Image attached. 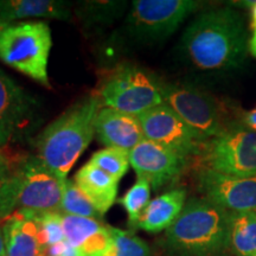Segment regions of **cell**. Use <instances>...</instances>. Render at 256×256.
Masks as SVG:
<instances>
[{"mask_svg":"<svg viewBox=\"0 0 256 256\" xmlns=\"http://www.w3.org/2000/svg\"><path fill=\"white\" fill-rule=\"evenodd\" d=\"M244 18L235 8L206 10L185 28L182 52L194 68L204 72L238 70L249 54Z\"/></svg>","mask_w":256,"mask_h":256,"instance_id":"1","label":"cell"},{"mask_svg":"<svg viewBox=\"0 0 256 256\" xmlns=\"http://www.w3.org/2000/svg\"><path fill=\"white\" fill-rule=\"evenodd\" d=\"M232 212L206 198H192L162 238L172 256H224L229 252Z\"/></svg>","mask_w":256,"mask_h":256,"instance_id":"2","label":"cell"},{"mask_svg":"<svg viewBox=\"0 0 256 256\" xmlns=\"http://www.w3.org/2000/svg\"><path fill=\"white\" fill-rule=\"evenodd\" d=\"M101 107L98 95L87 96L60 115L38 136L37 156L62 179H68L70 170L94 138L96 115Z\"/></svg>","mask_w":256,"mask_h":256,"instance_id":"3","label":"cell"},{"mask_svg":"<svg viewBox=\"0 0 256 256\" xmlns=\"http://www.w3.org/2000/svg\"><path fill=\"white\" fill-rule=\"evenodd\" d=\"M52 46L49 24L42 20L0 23V60L50 88L48 64Z\"/></svg>","mask_w":256,"mask_h":256,"instance_id":"4","label":"cell"},{"mask_svg":"<svg viewBox=\"0 0 256 256\" xmlns=\"http://www.w3.org/2000/svg\"><path fill=\"white\" fill-rule=\"evenodd\" d=\"M102 107L139 116L164 104L162 82L138 66H122L102 82L98 94Z\"/></svg>","mask_w":256,"mask_h":256,"instance_id":"5","label":"cell"},{"mask_svg":"<svg viewBox=\"0 0 256 256\" xmlns=\"http://www.w3.org/2000/svg\"><path fill=\"white\" fill-rule=\"evenodd\" d=\"M202 8L203 2L197 0H134L124 24L130 37L152 43L174 34Z\"/></svg>","mask_w":256,"mask_h":256,"instance_id":"6","label":"cell"},{"mask_svg":"<svg viewBox=\"0 0 256 256\" xmlns=\"http://www.w3.org/2000/svg\"><path fill=\"white\" fill-rule=\"evenodd\" d=\"M200 168L232 177H256V132L244 124H229L220 136L208 140L200 156Z\"/></svg>","mask_w":256,"mask_h":256,"instance_id":"7","label":"cell"},{"mask_svg":"<svg viewBox=\"0 0 256 256\" xmlns=\"http://www.w3.org/2000/svg\"><path fill=\"white\" fill-rule=\"evenodd\" d=\"M162 98L164 104L204 140L220 136L229 127L224 122L217 101L198 87L188 83L162 82Z\"/></svg>","mask_w":256,"mask_h":256,"instance_id":"8","label":"cell"},{"mask_svg":"<svg viewBox=\"0 0 256 256\" xmlns=\"http://www.w3.org/2000/svg\"><path fill=\"white\" fill-rule=\"evenodd\" d=\"M17 210L60 212L66 179H62L38 156L20 158L18 164Z\"/></svg>","mask_w":256,"mask_h":256,"instance_id":"9","label":"cell"},{"mask_svg":"<svg viewBox=\"0 0 256 256\" xmlns=\"http://www.w3.org/2000/svg\"><path fill=\"white\" fill-rule=\"evenodd\" d=\"M138 119L146 140L164 146L188 160L200 158L208 142L188 126L166 104L140 114Z\"/></svg>","mask_w":256,"mask_h":256,"instance_id":"10","label":"cell"},{"mask_svg":"<svg viewBox=\"0 0 256 256\" xmlns=\"http://www.w3.org/2000/svg\"><path fill=\"white\" fill-rule=\"evenodd\" d=\"M197 188L204 198L229 212L256 211V177L226 176L209 168H200Z\"/></svg>","mask_w":256,"mask_h":256,"instance_id":"11","label":"cell"},{"mask_svg":"<svg viewBox=\"0 0 256 256\" xmlns=\"http://www.w3.org/2000/svg\"><path fill=\"white\" fill-rule=\"evenodd\" d=\"M130 162L138 177L146 179L156 191L177 180L186 168L188 160L145 139L130 152Z\"/></svg>","mask_w":256,"mask_h":256,"instance_id":"12","label":"cell"},{"mask_svg":"<svg viewBox=\"0 0 256 256\" xmlns=\"http://www.w3.org/2000/svg\"><path fill=\"white\" fill-rule=\"evenodd\" d=\"M34 112V101L0 69V147L18 139Z\"/></svg>","mask_w":256,"mask_h":256,"instance_id":"13","label":"cell"},{"mask_svg":"<svg viewBox=\"0 0 256 256\" xmlns=\"http://www.w3.org/2000/svg\"><path fill=\"white\" fill-rule=\"evenodd\" d=\"M95 134L106 147L128 152L145 140L138 116L108 107H101L96 115Z\"/></svg>","mask_w":256,"mask_h":256,"instance_id":"14","label":"cell"},{"mask_svg":"<svg viewBox=\"0 0 256 256\" xmlns=\"http://www.w3.org/2000/svg\"><path fill=\"white\" fill-rule=\"evenodd\" d=\"M62 216L66 240L75 246L83 256H104L110 246V226L101 220L78 216Z\"/></svg>","mask_w":256,"mask_h":256,"instance_id":"15","label":"cell"},{"mask_svg":"<svg viewBox=\"0 0 256 256\" xmlns=\"http://www.w3.org/2000/svg\"><path fill=\"white\" fill-rule=\"evenodd\" d=\"M6 256H44L40 226L34 220L16 211L2 224Z\"/></svg>","mask_w":256,"mask_h":256,"instance_id":"16","label":"cell"},{"mask_svg":"<svg viewBox=\"0 0 256 256\" xmlns=\"http://www.w3.org/2000/svg\"><path fill=\"white\" fill-rule=\"evenodd\" d=\"M70 16L72 4L62 0H0V23L28 18L68 20Z\"/></svg>","mask_w":256,"mask_h":256,"instance_id":"17","label":"cell"},{"mask_svg":"<svg viewBox=\"0 0 256 256\" xmlns=\"http://www.w3.org/2000/svg\"><path fill=\"white\" fill-rule=\"evenodd\" d=\"M186 204V191L174 188L156 197L144 210L138 228L150 234L166 232L176 222Z\"/></svg>","mask_w":256,"mask_h":256,"instance_id":"18","label":"cell"},{"mask_svg":"<svg viewBox=\"0 0 256 256\" xmlns=\"http://www.w3.org/2000/svg\"><path fill=\"white\" fill-rule=\"evenodd\" d=\"M74 182L104 216L116 200L120 180L92 162H87L76 172Z\"/></svg>","mask_w":256,"mask_h":256,"instance_id":"19","label":"cell"},{"mask_svg":"<svg viewBox=\"0 0 256 256\" xmlns=\"http://www.w3.org/2000/svg\"><path fill=\"white\" fill-rule=\"evenodd\" d=\"M229 252L234 256H256V211L232 212Z\"/></svg>","mask_w":256,"mask_h":256,"instance_id":"20","label":"cell"},{"mask_svg":"<svg viewBox=\"0 0 256 256\" xmlns=\"http://www.w3.org/2000/svg\"><path fill=\"white\" fill-rule=\"evenodd\" d=\"M19 160H12L2 150L0 152V220H6L17 209Z\"/></svg>","mask_w":256,"mask_h":256,"instance_id":"21","label":"cell"},{"mask_svg":"<svg viewBox=\"0 0 256 256\" xmlns=\"http://www.w3.org/2000/svg\"><path fill=\"white\" fill-rule=\"evenodd\" d=\"M127 6V2H82L76 6V14L84 25L95 26L113 23Z\"/></svg>","mask_w":256,"mask_h":256,"instance_id":"22","label":"cell"},{"mask_svg":"<svg viewBox=\"0 0 256 256\" xmlns=\"http://www.w3.org/2000/svg\"><path fill=\"white\" fill-rule=\"evenodd\" d=\"M60 212L63 215L86 217V218L98 220L104 218V215L96 209L94 204L89 200V198L72 179L66 180Z\"/></svg>","mask_w":256,"mask_h":256,"instance_id":"23","label":"cell"},{"mask_svg":"<svg viewBox=\"0 0 256 256\" xmlns=\"http://www.w3.org/2000/svg\"><path fill=\"white\" fill-rule=\"evenodd\" d=\"M110 229V246L104 256H153L150 246L127 230L113 228Z\"/></svg>","mask_w":256,"mask_h":256,"instance_id":"24","label":"cell"},{"mask_svg":"<svg viewBox=\"0 0 256 256\" xmlns=\"http://www.w3.org/2000/svg\"><path fill=\"white\" fill-rule=\"evenodd\" d=\"M151 198V184L144 178L138 177L133 186L118 200L128 216V223L130 226L138 228V222L142 217L144 210L148 206Z\"/></svg>","mask_w":256,"mask_h":256,"instance_id":"25","label":"cell"},{"mask_svg":"<svg viewBox=\"0 0 256 256\" xmlns=\"http://www.w3.org/2000/svg\"><path fill=\"white\" fill-rule=\"evenodd\" d=\"M16 211L34 220L38 224L42 241L46 249L66 240L60 212H32V211L25 210Z\"/></svg>","mask_w":256,"mask_h":256,"instance_id":"26","label":"cell"},{"mask_svg":"<svg viewBox=\"0 0 256 256\" xmlns=\"http://www.w3.org/2000/svg\"><path fill=\"white\" fill-rule=\"evenodd\" d=\"M89 162L98 166L106 174L113 176L118 180H121L130 166V152L124 150L106 147L104 150L95 152Z\"/></svg>","mask_w":256,"mask_h":256,"instance_id":"27","label":"cell"},{"mask_svg":"<svg viewBox=\"0 0 256 256\" xmlns=\"http://www.w3.org/2000/svg\"><path fill=\"white\" fill-rule=\"evenodd\" d=\"M46 254V256H83L82 252L66 240L48 248Z\"/></svg>","mask_w":256,"mask_h":256,"instance_id":"28","label":"cell"},{"mask_svg":"<svg viewBox=\"0 0 256 256\" xmlns=\"http://www.w3.org/2000/svg\"><path fill=\"white\" fill-rule=\"evenodd\" d=\"M250 37H249V54L256 60V2L250 8Z\"/></svg>","mask_w":256,"mask_h":256,"instance_id":"29","label":"cell"},{"mask_svg":"<svg viewBox=\"0 0 256 256\" xmlns=\"http://www.w3.org/2000/svg\"><path fill=\"white\" fill-rule=\"evenodd\" d=\"M242 122L246 127L249 128V130L256 132V107H254L249 112H246V113L243 114Z\"/></svg>","mask_w":256,"mask_h":256,"instance_id":"30","label":"cell"},{"mask_svg":"<svg viewBox=\"0 0 256 256\" xmlns=\"http://www.w3.org/2000/svg\"><path fill=\"white\" fill-rule=\"evenodd\" d=\"M0 256H6L5 238H4V230H2V224H0Z\"/></svg>","mask_w":256,"mask_h":256,"instance_id":"31","label":"cell"},{"mask_svg":"<svg viewBox=\"0 0 256 256\" xmlns=\"http://www.w3.org/2000/svg\"><path fill=\"white\" fill-rule=\"evenodd\" d=\"M2 147H0V152H2Z\"/></svg>","mask_w":256,"mask_h":256,"instance_id":"32","label":"cell"},{"mask_svg":"<svg viewBox=\"0 0 256 256\" xmlns=\"http://www.w3.org/2000/svg\"><path fill=\"white\" fill-rule=\"evenodd\" d=\"M44 256H46V255H44Z\"/></svg>","mask_w":256,"mask_h":256,"instance_id":"33","label":"cell"},{"mask_svg":"<svg viewBox=\"0 0 256 256\" xmlns=\"http://www.w3.org/2000/svg\"><path fill=\"white\" fill-rule=\"evenodd\" d=\"M224 256H226V255H224Z\"/></svg>","mask_w":256,"mask_h":256,"instance_id":"34","label":"cell"}]
</instances>
